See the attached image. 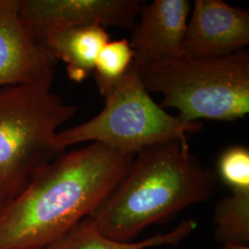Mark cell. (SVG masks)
Masks as SVG:
<instances>
[{"mask_svg": "<svg viewBox=\"0 0 249 249\" xmlns=\"http://www.w3.org/2000/svg\"><path fill=\"white\" fill-rule=\"evenodd\" d=\"M219 249H249V246L242 245H222Z\"/></svg>", "mask_w": 249, "mask_h": 249, "instance_id": "cell-16", "label": "cell"}, {"mask_svg": "<svg viewBox=\"0 0 249 249\" xmlns=\"http://www.w3.org/2000/svg\"><path fill=\"white\" fill-rule=\"evenodd\" d=\"M141 0H20L22 22L38 39L53 31L79 27H118L133 30Z\"/></svg>", "mask_w": 249, "mask_h": 249, "instance_id": "cell-6", "label": "cell"}, {"mask_svg": "<svg viewBox=\"0 0 249 249\" xmlns=\"http://www.w3.org/2000/svg\"><path fill=\"white\" fill-rule=\"evenodd\" d=\"M129 41L121 39L108 42L100 51L94 67L100 93L106 97L118 82L134 60Z\"/></svg>", "mask_w": 249, "mask_h": 249, "instance_id": "cell-13", "label": "cell"}, {"mask_svg": "<svg viewBox=\"0 0 249 249\" xmlns=\"http://www.w3.org/2000/svg\"><path fill=\"white\" fill-rule=\"evenodd\" d=\"M190 9L188 0L142 4L129 41L134 62L143 66L182 55Z\"/></svg>", "mask_w": 249, "mask_h": 249, "instance_id": "cell-9", "label": "cell"}, {"mask_svg": "<svg viewBox=\"0 0 249 249\" xmlns=\"http://www.w3.org/2000/svg\"><path fill=\"white\" fill-rule=\"evenodd\" d=\"M214 238L222 245H249V191L231 192L215 206Z\"/></svg>", "mask_w": 249, "mask_h": 249, "instance_id": "cell-12", "label": "cell"}, {"mask_svg": "<svg viewBox=\"0 0 249 249\" xmlns=\"http://www.w3.org/2000/svg\"><path fill=\"white\" fill-rule=\"evenodd\" d=\"M98 115L83 124L59 131L55 143L63 151L74 144L98 142L136 155L157 143L187 140L203 124L188 123L158 106L145 88L139 67L131 63L124 76L105 97Z\"/></svg>", "mask_w": 249, "mask_h": 249, "instance_id": "cell-5", "label": "cell"}, {"mask_svg": "<svg viewBox=\"0 0 249 249\" xmlns=\"http://www.w3.org/2000/svg\"><path fill=\"white\" fill-rule=\"evenodd\" d=\"M38 40L56 61L60 59L67 65L70 79L80 82L94 71L99 53L109 42V36L106 28L93 25L49 32Z\"/></svg>", "mask_w": 249, "mask_h": 249, "instance_id": "cell-10", "label": "cell"}, {"mask_svg": "<svg viewBox=\"0 0 249 249\" xmlns=\"http://www.w3.org/2000/svg\"><path fill=\"white\" fill-rule=\"evenodd\" d=\"M134 157L98 142L65 151L0 214V249H44L62 238L106 201Z\"/></svg>", "mask_w": 249, "mask_h": 249, "instance_id": "cell-1", "label": "cell"}, {"mask_svg": "<svg viewBox=\"0 0 249 249\" xmlns=\"http://www.w3.org/2000/svg\"><path fill=\"white\" fill-rule=\"evenodd\" d=\"M218 169L231 192L249 191V150L247 147L236 145L223 151Z\"/></svg>", "mask_w": 249, "mask_h": 249, "instance_id": "cell-14", "label": "cell"}, {"mask_svg": "<svg viewBox=\"0 0 249 249\" xmlns=\"http://www.w3.org/2000/svg\"><path fill=\"white\" fill-rule=\"evenodd\" d=\"M10 198L0 189V214L9 202Z\"/></svg>", "mask_w": 249, "mask_h": 249, "instance_id": "cell-15", "label": "cell"}, {"mask_svg": "<svg viewBox=\"0 0 249 249\" xmlns=\"http://www.w3.org/2000/svg\"><path fill=\"white\" fill-rule=\"evenodd\" d=\"M249 44V10L231 7L222 0L194 2L182 55L219 58L240 52Z\"/></svg>", "mask_w": 249, "mask_h": 249, "instance_id": "cell-8", "label": "cell"}, {"mask_svg": "<svg viewBox=\"0 0 249 249\" xmlns=\"http://www.w3.org/2000/svg\"><path fill=\"white\" fill-rule=\"evenodd\" d=\"M196 227V221L187 220L166 233L159 232L141 242L117 243L104 237L91 220L86 218L62 238L44 249H147L160 246H178Z\"/></svg>", "mask_w": 249, "mask_h": 249, "instance_id": "cell-11", "label": "cell"}, {"mask_svg": "<svg viewBox=\"0 0 249 249\" xmlns=\"http://www.w3.org/2000/svg\"><path fill=\"white\" fill-rule=\"evenodd\" d=\"M20 0H0V88L52 83L56 60L22 22Z\"/></svg>", "mask_w": 249, "mask_h": 249, "instance_id": "cell-7", "label": "cell"}, {"mask_svg": "<svg viewBox=\"0 0 249 249\" xmlns=\"http://www.w3.org/2000/svg\"><path fill=\"white\" fill-rule=\"evenodd\" d=\"M76 112L77 107L53 93L52 83L0 88V189L10 199L66 151L55 137Z\"/></svg>", "mask_w": 249, "mask_h": 249, "instance_id": "cell-4", "label": "cell"}, {"mask_svg": "<svg viewBox=\"0 0 249 249\" xmlns=\"http://www.w3.org/2000/svg\"><path fill=\"white\" fill-rule=\"evenodd\" d=\"M138 67L148 91L162 95L160 107L177 109L185 122H233L249 115L248 52L219 58L180 55Z\"/></svg>", "mask_w": 249, "mask_h": 249, "instance_id": "cell-3", "label": "cell"}, {"mask_svg": "<svg viewBox=\"0 0 249 249\" xmlns=\"http://www.w3.org/2000/svg\"><path fill=\"white\" fill-rule=\"evenodd\" d=\"M216 185L217 174L191 153L187 139L157 143L135 155L124 178L89 218L104 237L130 243L151 224L208 200Z\"/></svg>", "mask_w": 249, "mask_h": 249, "instance_id": "cell-2", "label": "cell"}]
</instances>
